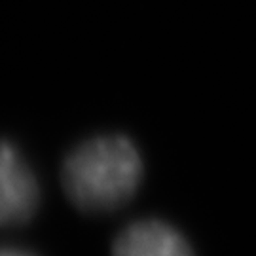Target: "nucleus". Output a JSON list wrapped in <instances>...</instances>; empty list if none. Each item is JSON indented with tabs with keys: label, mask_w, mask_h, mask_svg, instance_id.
I'll return each instance as SVG.
<instances>
[{
	"label": "nucleus",
	"mask_w": 256,
	"mask_h": 256,
	"mask_svg": "<svg viewBox=\"0 0 256 256\" xmlns=\"http://www.w3.org/2000/svg\"><path fill=\"white\" fill-rule=\"evenodd\" d=\"M0 256H34L32 252L21 250V248H12V247H0Z\"/></svg>",
	"instance_id": "20e7f679"
},
{
	"label": "nucleus",
	"mask_w": 256,
	"mask_h": 256,
	"mask_svg": "<svg viewBox=\"0 0 256 256\" xmlns=\"http://www.w3.org/2000/svg\"><path fill=\"white\" fill-rule=\"evenodd\" d=\"M112 256H194L178 230L160 218L131 222L112 243Z\"/></svg>",
	"instance_id": "7ed1b4c3"
},
{
	"label": "nucleus",
	"mask_w": 256,
	"mask_h": 256,
	"mask_svg": "<svg viewBox=\"0 0 256 256\" xmlns=\"http://www.w3.org/2000/svg\"><path fill=\"white\" fill-rule=\"evenodd\" d=\"M144 164L126 135H97L74 146L61 167L68 200L82 210H112L137 192Z\"/></svg>",
	"instance_id": "f257e3e1"
},
{
	"label": "nucleus",
	"mask_w": 256,
	"mask_h": 256,
	"mask_svg": "<svg viewBox=\"0 0 256 256\" xmlns=\"http://www.w3.org/2000/svg\"><path fill=\"white\" fill-rule=\"evenodd\" d=\"M40 202L32 169L10 140L0 138V226L27 222Z\"/></svg>",
	"instance_id": "f03ea898"
}]
</instances>
